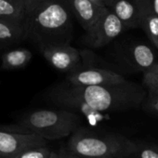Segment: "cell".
Here are the masks:
<instances>
[{
  "mask_svg": "<svg viewBox=\"0 0 158 158\" xmlns=\"http://www.w3.org/2000/svg\"><path fill=\"white\" fill-rule=\"evenodd\" d=\"M91 1H92L93 3H95L96 5H98V6L107 8L111 0H91Z\"/></svg>",
  "mask_w": 158,
  "mask_h": 158,
  "instance_id": "7402d4cb",
  "label": "cell"
},
{
  "mask_svg": "<svg viewBox=\"0 0 158 158\" xmlns=\"http://www.w3.org/2000/svg\"><path fill=\"white\" fill-rule=\"evenodd\" d=\"M50 153L51 152L47 145L35 146L22 151L13 158H49Z\"/></svg>",
  "mask_w": 158,
  "mask_h": 158,
  "instance_id": "ac0fdd59",
  "label": "cell"
},
{
  "mask_svg": "<svg viewBox=\"0 0 158 158\" xmlns=\"http://www.w3.org/2000/svg\"><path fill=\"white\" fill-rule=\"evenodd\" d=\"M68 151L79 158L126 157L134 148V140L115 133H99L79 127L67 143Z\"/></svg>",
  "mask_w": 158,
  "mask_h": 158,
  "instance_id": "3957f363",
  "label": "cell"
},
{
  "mask_svg": "<svg viewBox=\"0 0 158 158\" xmlns=\"http://www.w3.org/2000/svg\"><path fill=\"white\" fill-rule=\"evenodd\" d=\"M128 63L138 71H145L157 62L154 50L148 45L138 43L129 48L127 54Z\"/></svg>",
  "mask_w": 158,
  "mask_h": 158,
  "instance_id": "7c38bea8",
  "label": "cell"
},
{
  "mask_svg": "<svg viewBox=\"0 0 158 158\" xmlns=\"http://www.w3.org/2000/svg\"><path fill=\"white\" fill-rule=\"evenodd\" d=\"M107 9L121 21L127 30L139 27V0H111Z\"/></svg>",
  "mask_w": 158,
  "mask_h": 158,
  "instance_id": "30bf717a",
  "label": "cell"
},
{
  "mask_svg": "<svg viewBox=\"0 0 158 158\" xmlns=\"http://www.w3.org/2000/svg\"><path fill=\"white\" fill-rule=\"evenodd\" d=\"M17 125L47 140H52L70 137L81 127V117L66 109H41L23 115Z\"/></svg>",
  "mask_w": 158,
  "mask_h": 158,
  "instance_id": "277c9868",
  "label": "cell"
},
{
  "mask_svg": "<svg viewBox=\"0 0 158 158\" xmlns=\"http://www.w3.org/2000/svg\"><path fill=\"white\" fill-rule=\"evenodd\" d=\"M24 22L0 19V47L16 44L24 39Z\"/></svg>",
  "mask_w": 158,
  "mask_h": 158,
  "instance_id": "4fadbf2b",
  "label": "cell"
},
{
  "mask_svg": "<svg viewBox=\"0 0 158 158\" xmlns=\"http://www.w3.org/2000/svg\"><path fill=\"white\" fill-rule=\"evenodd\" d=\"M23 1L25 7V13L26 15H28L43 1V0H23Z\"/></svg>",
  "mask_w": 158,
  "mask_h": 158,
  "instance_id": "ffe728a7",
  "label": "cell"
},
{
  "mask_svg": "<svg viewBox=\"0 0 158 158\" xmlns=\"http://www.w3.org/2000/svg\"><path fill=\"white\" fill-rule=\"evenodd\" d=\"M32 57V52L27 48H14L4 53L1 60V67L4 70L23 69L31 61Z\"/></svg>",
  "mask_w": 158,
  "mask_h": 158,
  "instance_id": "5bb4252c",
  "label": "cell"
},
{
  "mask_svg": "<svg viewBox=\"0 0 158 158\" xmlns=\"http://www.w3.org/2000/svg\"><path fill=\"white\" fill-rule=\"evenodd\" d=\"M149 2L151 4V7L152 9V10L158 14V0H149Z\"/></svg>",
  "mask_w": 158,
  "mask_h": 158,
  "instance_id": "603a6c76",
  "label": "cell"
},
{
  "mask_svg": "<svg viewBox=\"0 0 158 158\" xmlns=\"http://www.w3.org/2000/svg\"><path fill=\"white\" fill-rule=\"evenodd\" d=\"M48 95L76 100L92 110L123 112L141 107L147 97L146 89L130 81L102 86H73L65 83L53 88Z\"/></svg>",
  "mask_w": 158,
  "mask_h": 158,
  "instance_id": "6da1fadb",
  "label": "cell"
},
{
  "mask_svg": "<svg viewBox=\"0 0 158 158\" xmlns=\"http://www.w3.org/2000/svg\"><path fill=\"white\" fill-rule=\"evenodd\" d=\"M139 23L140 27L154 48L158 50V14H156L149 0H139Z\"/></svg>",
  "mask_w": 158,
  "mask_h": 158,
  "instance_id": "8fae6325",
  "label": "cell"
},
{
  "mask_svg": "<svg viewBox=\"0 0 158 158\" xmlns=\"http://www.w3.org/2000/svg\"><path fill=\"white\" fill-rule=\"evenodd\" d=\"M73 18L66 0H43L25 17L24 39L34 42L38 48L70 43L73 35Z\"/></svg>",
  "mask_w": 158,
  "mask_h": 158,
  "instance_id": "7a4b0ae2",
  "label": "cell"
},
{
  "mask_svg": "<svg viewBox=\"0 0 158 158\" xmlns=\"http://www.w3.org/2000/svg\"><path fill=\"white\" fill-rule=\"evenodd\" d=\"M66 3L84 31H87L106 9L96 5L91 0H66Z\"/></svg>",
  "mask_w": 158,
  "mask_h": 158,
  "instance_id": "9c48e42d",
  "label": "cell"
},
{
  "mask_svg": "<svg viewBox=\"0 0 158 158\" xmlns=\"http://www.w3.org/2000/svg\"><path fill=\"white\" fill-rule=\"evenodd\" d=\"M128 158H158V144L134 140V148Z\"/></svg>",
  "mask_w": 158,
  "mask_h": 158,
  "instance_id": "2e32d148",
  "label": "cell"
},
{
  "mask_svg": "<svg viewBox=\"0 0 158 158\" xmlns=\"http://www.w3.org/2000/svg\"><path fill=\"white\" fill-rule=\"evenodd\" d=\"M49 158H79L71 152H51Z\"/></svg>",
  "mask_w": 158,
  "mask_h": 158,
  "instance_id": "44dd1931",
  "label": "cell"
},
{
  "mask_svg": "<svg viewBox=\"0 0 158 158\" xmlns=\"http://www.w3.org/2000/svg\"><path fill=\"white\" fill-rule=\"evenodd\" d=\"M39 50L53 68L66 73L77 69L83 62L81 52L70 43L50 44L39 48Z\"/></svg>",
  "mask_w": 158,
  "mask_h": 158,
  "instance_id": "ba28073f",
  "label": "cell"
},
{
  "mask_svg": "<svg viewBox=\"0 0 158 158\" xmlns=\"http://www.w3.org/2000/svg\"><path fill=\"white\" fill-rule=\"evenodd\" d=\"M47 145V139L19 125L0 126V158H13L22 151Z\"/></svg>",
  "mask_w": 158,
  "mask_h": 158,
  "instance_id": "5b68a950",
  "label": "cell"
},
{
  "mask_svg": "<svg viewBox=\"0 0 158 158\" xmlns=\"http://www.w3.org/2000/svg\"><path fill=\"white\" fill-rule=\"evenodd\" d=\"M90 158H126V157H90Z\"/></svg>",
  "mask_w": 158,
  "mask_h": 158,
  "instance_id": "cb8c5ba5",
  "label": "cell"
},
{
  "mask_svg": "<svg viewBox=\"0 0 158 158\" xmlns=\"http://www.w3.org/2000/svg\"><path fill=\"white\" fill-rule=\"evenodd\" d=\"M142 73V84L147 94L158 95V61Z\"/></svg>",
  "mask_w": 158,
  "mask_h": 158,
  "instance_id": "e0dca14e",
  "label": "cell"
},
{
  "mask_svg": "<svg viewBox=\"0 0 158 158\" xmlns=\"http://www.w3.org/2000/svg\"><path fill=\"white\" fill-rule=\"evenodd\" d=\"M127 79L120 73L110 69L101 68L91 64L89 61L85 62L77 69L67 73L66 81L73 86H102L113 85L126 81Z\"/></svg>",
  "mask_w": 158,
  "mask_h": 158,
  "instance_id": "52a82bcc",
  "label": "cell"
},
{
  "mask_svg": "<svg viewBox=\"0 0 158 158\" xmlns=\"http://www.w3.org/2000/svg\"><path fill=\"white\" fill-rule=\"evenodd\" d=\"M127 28L109 10H105L86 31L84 43L90 48H101L119 36Z\"/></svg>",
  "mask_w": 158,
  "mask_h": 158,
  "instance_id": "8992f818",
  "label": "cell"
},
{
  "mask_svg": "<svg viewBox=\"0 0 158 158\" xmlns=\"http://www.w3.org/2000/svg\"><path fill=\"white\" fill-rule=\"evenodd\" d=\"M141 108L148 114L152 115L158 116V95H149L147 94Z\"/></svg>",
  "mask_w": 158,
  "mask_h": 158,
  "instance_id": "d6986e66",
  "label": "cell"
},
{
  "mask_svg": "<svg viewBox=\"0 0 158 158\" xmlns=\"http://www.w3.org/2000/svg\"><path fill=\"white\" fill-rule=\"evenodd\" d=\"M25 17L23 0H0V19L24 22Z\"/></svg>",
  "mask_w": 158,
  "mask_h": 158,
  "instance_id": "9a60e30c",
  "label": "cell"
}]
</instances>
